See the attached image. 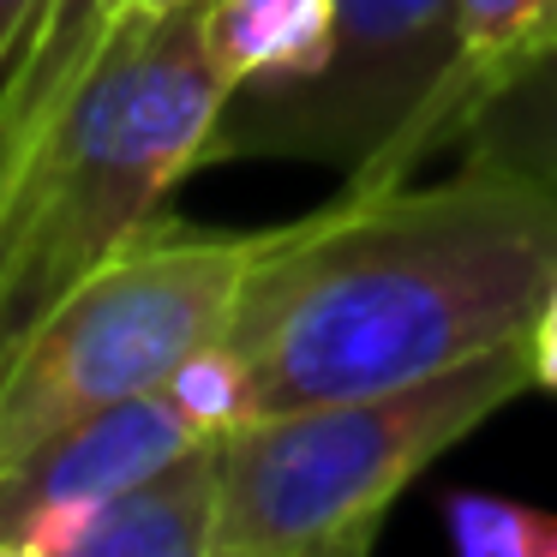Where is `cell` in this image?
I'll list each match as a JSON object with an SVG mask.
<instances>
[{"label": "cell", "mask_w": 557, "mask_h": 557, "mask_svg": "<svg viewBox=\"0 0 557 557\" xmlns=\"http://www.w3.org/2000/svg\"><path fill=\"white\" fill-rule=\"evenodd\" d=\"M444 533L461 557H557V509L504 492H449Z\"/></svg>", "instance_id": "obj_11"}, {"label": "cell", "mask_w": 557, "mask_h": 557, "mask_svg": "<svg viewBox=\"0 0 557 557\" xmlns=\"http://www.w3.org/2000/svg\"><path fill=\"white\" fill-rule=\"evenodd\" d=\"M528 366H533V389L557 396V282H552V294L540 300L533 324H528Z\"/></svg>", "instance_id": "obj_12"}, {"label": "cell", "mask_w": 557, "mask_h": 557, "mask_svg": "<svg viewBox=\"0 0 557 557\" xmlns=\"http://www.w3.org/2000/svg\"><path fill=\"white\" fill-rule=\"evenodd\" d=\"M473 109L461 0H336L312 73L228 90L205 169L300 157L342 169V193H384L456 150Z\"/></svg>", "instance_id": "obj_4"}, {"label": "cell", "mask_w": 557, "mask_h": 557, "mask_svg": "<svg viewBox=\"0 0 557 557\" xmlns=\"http://www.w3.org/2000/svg\"><path fill=\"white\" fill-rule=\"evenodd\" d=\"M0 468H7V432H0Z\"/></svg>", "instance_id": "obj_15"}, {"label": "cell", "mask_w": 557, "mask_h": 557, "mask_svg": "<svg viewBox=\"0 0 557 557\" xmlns=\"http://www.w3.org/2000/svg\"><path fill=\"white\" fill-rule=\"evenodd\" d=\"M533 389L528 336L372 396L258 413L216 437V557H366L444 449Z\"/></svg>", "instance_id": "obj_3"}, {"label": "cell", "mask_w": 557, "mask_h": 557, "mask_svg": "<svg viewBox=\"0 0 557 557\" xmlns=\"http://www.w3.org/2000/svg\"><path fill=\"white\" fill-rule=\"evenodd\" d=\"M276 228L198 234L162 216L97 264L0 366L7 461L126 396L169 384L205 342L228 330L252 264Z\"/></svg>", "instance_id": "obj_5"}, {"label": "cell", "mask_w": 557, "mask_h": 557, "mask_svg": "<svg viewBox=\"0 0 557 557\" xmlns=\"http://www.w3.org/2000/svg\"><path fill=\"white\" fill-rule=\"evenodd\" d=\"M174 7H186V0H109V18H121V13H174Z\"/></svg>", "instance_id": "obj_14"}, {"label": "cell", "mask_w": 557, "mask_h": 557, "mask_svg": "<svg viewBox=\"0 0 557 557\" xmlns=\"http://www.w3.org/2000/svg\"><path fill=\"white\" fill-rule=\"evenodd\" d=\"M228 78L198 37V0L109 18L90 66L0 186V366L97 264L150 234L205 169Z\"/></svg>", "instance_id": "obj_2"}, {"label": "cell", "mask_w": 557, "mask_h": 557, "mask_svg": "<svg viewBox=\"0 0 557 557\" xmlns=\"http://www.w3.org/2000/svg\"><path fill=\"white\" fill-rule=\"evenodd\" d=\"M37 7H42V0H0V73L13 66V54H18V42H25Z\"/></svg>", "instance_id": "obj_13"}, {"label": "cell", "mask_w": 557, "mask_h": 557, "mask_svg": "<svg viewBox=\"0 0 557 557\" xmlns=\"http://www.w3.org/2000/svg\"><path fill=\"white\" fill-rule=\"evenodd\" d=\"M557 282V181L461 162L282 222L222 336L258 413L372 396L521 342Z\"/></svg>", "instance_id": "obj_1"}, {"label": "cell", "mask_w": 557, "mask_h": 557, "mask_svg": "<svg viewBox=\"0 0 557 557\" xmlns=\"http://www.w3.org/2000/svg\"><path fill=\"white\" fill-rule=\"evenodd\" d=\"M456 150L461 162L557 181V49H545L516 78H504L480 102V114L468 121Z\"/></svg>", "instance_id": "obj_9"}, {"label": "cell", "mask_w": 557, "mask_h": 557, "mask_svg": "<svg viewBox=\"0 0 557 557\" xmlns=\"http://www.w3.org/2000/svg\"><path fill=\"white\" fill-rule=\"evenodd\" d=\"M336 0H198V37L228 90L312 73L330 49Z\"/></svg>", "instance_id": "obj_8"}, {"label": "cell", "mask_w": 557, "mask_h": 557, "mask_svg": "<svg viewBox=\"0 0 557 557\" xmlns=\"http://www.w3.org/2000/svg\"><path fill=\"white\" fill-rule=\"evenodd\" d=\"M545 49H557V0H461V73L480 102Z\"/></svg>", "instance_id": "obj_10"}, {"label": "cell", "mask_w": 557, "mask_h": 557, "mask_svg": "<svg viewBox=\"0 0 557 557\" xmlns=\"http://www.w3.org/2000/svg\"><path fill=\"white\" fill-rule=\"evenodd\" d=\"M198 444L216 437L174 401L169 384L42 437L0 468V557H49L61 528Z\"/></svg>", "instance_id": "obj_6"}, {"label": "cell", "mask_w": 557, "mask_h": 557, "mask_svg": "<svg viewBox=\"0 0 557 557\" xmlns=\"http://www.w3.org/2000/svg\"><path fill=\"white\" fill-rule=\"evenodd\" d=\"M216 521L222 461L216 444H198L61 528L49 557H216Z\"/></svg>", "instance_id": "obj_7"}]
</instances>
